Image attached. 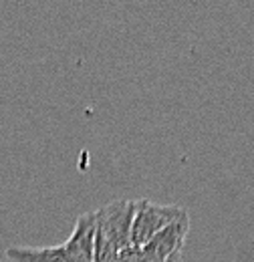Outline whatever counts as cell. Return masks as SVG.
<instances>
[{
    "instance_id": "obj_7",
    "label": "cell",
    "mask_w": 254,
    "mask_h": 262,
    "mask_svg": "<svg viewBox=\"0 0 254 262\" xmlns=\"http://www.w3.org/2000/svg\"><path fill=\"white\" fill-rule=\"evenodd\" d=\"M176 262H182V260H176Z\"/></svg>"
},
{
    "instance_id": "obj_5",
    "label": "cell",
    "mask_w": 254,
    "mask_h": 262,
    "mask_svg": "<svg viewBox=\"0 0 254 262\" xmlns=\"http://www.w3.org/2000/svg\"><path fill=\"white\" fill-rule=\"evenodd\" d=\"M6 258L10 262H73L69 258L63 244L47 246V248H23L10 246L6 250Z\"/></svg>"
},
{
    "instance_id": "obj_1",
    "label": "cell",
    "mask_w": 254,
    "mask_h": 262,
    "mask_svg": "<svg viewBox=\"0 0 254 262\" xmlns=\"http://www.w3.org/2000/svg\"><path fill=\"white\" fill-rule=\"evenodd\" d=\"M137 202L115 200L95 212L93 262H115L119 252L131 244V224Z\"/></svg>"
},
{
    "instance_id": "obj_4",
    "label": "cell",
    "mask_w": 254,
    "mask_h": 262,
    "mask_svg": "<svg viewBox=\"0 0 254 262\" xmlns=\"http://www.w3.org/2000/svg\"><path fill=\"white\" fill-rule=\"evenodd\" d=\"M65 250L73 262H93L95 248V212L77 218L69 240L63 242Z\"/></svg>"
},
{
    "instance_id": "obj_6",
    "label": "cell",
    "mask_w": 254,
    "mask_h": 262,
    "mask_svg": "<svg viewBox=\"0 0 254 262\" xmlns=\"http://www.w3.org/2000/svg\"><path fill=\"white\" fill-rule=\"evenodd\" d=\"M115 262H152V260L147 258V254H145V250H143L141 246L129 244L127 248H123V250L119 252V256H117Z\"/></svg>"
},
{
    "instance_id": "obj_3",
    "label": "cell",
    "mask_w": 254,
    "mask_h": 262,
    "mask_svg": "<svg viewBox=\"0 0 254 262\" xmlns=\"http://www.w3.org/2000/svg\"><path fill=\"white\" fill-rule=\"evenodd\" d=\"M190 230V218H182L163 230H159L158 234L145 242L141 248L145 250L147 258L152 262H176L182 260V248L186 242Z\"/></svg>"
},
{
    "instance_id": "obj_2",
    "label": "cell",
    "mask_w": 254,
    "mask_h": 262,
    "mask_svg": "<svg viewBox=\"0 0 254 262\" xmlns=\"http://www.w3.org/2000/svg\"><path fill=\"white\" fill-rule=\"evenodd\" d=\"M186 216H188V212L180 206H174V204L159 206L150 200H137V208H135V216H133V224H131V244L143 246L159 230H163L165 226H170Z\"/></svg>"
}]
</instances>
